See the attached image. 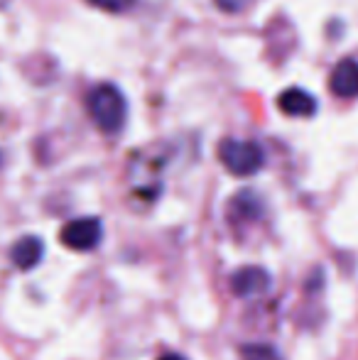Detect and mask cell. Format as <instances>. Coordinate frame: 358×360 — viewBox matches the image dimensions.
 Here are the masks:
<instances>
[{
	"mask_svg": "<svg viewBox=\"0 0 358 360\" xmlns=\"http://www.w3.org/2000/svg\"><path fill=\"white\" fill-rule=\"evenodd\" d=\"M89 115L96 123V128L106 135L120 133L125 125V113H128V103L125 96L120 94L118 86L113 84H101L89 94Z\"/></svg>",
	"mask_w": 358,
	"mask_h": 360,
	"instance_id": "obj_1",
	"label": "cell"
},
{
	"mask_svg": "<svg viewBox=\"0 0 358 360\" xmlns=\"http://www.w3.org/2000/svg\"><path fill=\"white\" fill-rule=\"evenodd\" d=\"M219 160L231 174L253 176L263 169L265 152L258 143H250V140H224L219 145Z\"/></svg>",
	"mask_w": 358,
	"mask_h": 360,
	"instance_id": "obj_2",
	"label": "cell"
},
{
	"mask_svg": "<svg viewBox=\"0 0 358 360\" xmlns=\"http://www.w3.org/2000/svg\"><path fill=\"white\" fill-rule=\"evenodd\" d=\"M103 240V226L96 216L74 218L62 228V243L77 252H89Z\"/></svg>",
	"mask_w": 358,
	"mask_h": 360,
	"instance_id": "obj_3",
	"label": "cell"
},
{
	"mask_svg": "<svg viewBox=\"0 0 358 360\" xmlns=\"http://www.w3.org/2000/svg\"><path fill=\"white\" fill-rule=\"evenodd\" d=\"M270 287V275L268 270L258 265L241 267L234 277H231V289L236 297H258V294L268 292Z\"/></svg>",
	"mask_w": 358,
	"mask_h": 360,
	"instance_id": "obj_4",
	"label": "cell"
},
{
	"mask_svg": "<svg viewBox=\"0 0 358 360\" xmlns=\"http://www.w3.org/2000/svg\"><path fill=\"white\" fill-rule=\"evenodd\" d=\"M277 108L282 110L290 118H312L317 115L319 105H317V98L305 89H287L277 96Z\"/></svg>",
	"mask_w": 358,
	"mask_h": 360,
	"instance_id": "obj_5",
	"label": "cell"
},
{
	"mask_svg": "<svg viewBox=\"0 0 358 360\" xmlns=\"http://www.w3.org/2000/svg\"><path fill=\"white\" fill-rule=\"evenodd\" d=\"M329 89L336 98H358V62L344 59L334 67L329 76Z\"/></svg>",
	"mask_w": 358,
	"mask_h": 360,
	"instance_id": "obj_6",
	"label": "cell"
},
{
	"mask_svg": "<svg viewBox=\"0 0 358 360\" xmlns=\"http://www.w3.org/2000/svg\"><path fill=\"white\" fill-rule=\"evenodd\" d=\"M44 257V243L37 236H25L10 248V260L18 270H32L39 265V260Z\"/></svg>",
	"mask_w": 358,
	"mask_h": 360,
	"instance_id": "obj_7",
	"label": "cell"
},
{
	"mask_svg": "<svg viewBox=\"0 0 358 360\" xmlns=\"http://www.w3.org/2000/svg\"><path fill=\"white\" fill-rule=\"evenodd\" d=\"M229 209H231L229 216L234 223H250V221H258V218L263 216V201H260V196L255 194V191L245 189L234 196Z\"/></svg>",
	"mask_w": 358,
	"mask_h": 360,
	"instance_id": "obj_8",
	"label": "cell"
},
{
	"mask_svg": "<svg viewBox=\"0 0 358 360\" xmlns=\"http://www.w3.org/2000/svg\"><path fill=\"white\" fill-rule=\"evenodd\" d=\"M241 360H282V356L265 343H248L241 346Z\"/></svg>",
	"mask_w": 358,
	"mask_h": 360,
	"instance_id": "obj_9",
	"label": "cell"
},
{
	"mask_svg": "<svg viewBox=\"0 0 358 360\" xmlns=\"http://www.w3.org/2000/svg\"><path fill=\"white\" fill-rule=\"evenodd\" d=\"M94 8L106 10V13H125L135 5V0H89Z\"/></svg>",
	"mask_w": 358,
	"mask_h": 360,
	"instance_id": "obj_10",
	"label": "cell"
},
{
	"mask_svg": "<svg viewBox=\"0 0 358 360\" xmlns=\"http://www.w3.org/2000/svg\"><path fill=\"white\" fill-rule=\"evenodd\" d=\"M216 5H219L224 13H238L245 3H243V0H216Z\"/></svg>",
	"mask_w": 358,
	"mask_h": 360,
	"instance_id": "obj_11",
	"label": "cell"
},
{
	"mask_svg": "<svg viewBox=\"0 0 358 360\" xmlns=\"http://www.w3.org/2000/svg\"><path fill=\"white\" fill-rule=\"evenodd\" d=\"M160 360H186L184 356H179V353H167V356H162Z\"/></svg>",
	"mask_w": 358,
	"mask_h": 360,
	"instance_id": "obj_12",
	"label": "cell"
}]
</instances>
